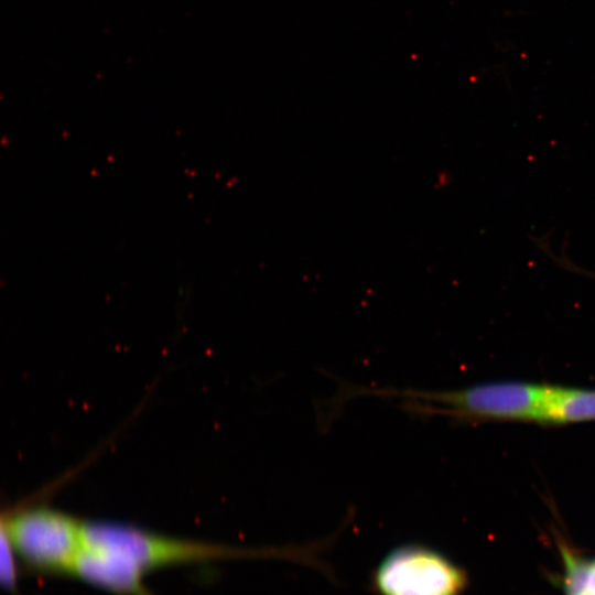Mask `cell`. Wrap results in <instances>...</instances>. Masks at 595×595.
I'll list each match as a JSON object with an SVG mask.
<instances>
[{
	"mask_svg": "<svg viewBox=\"0 0 595 595\" xmlns=\"http://www.w3.org/2000/svg\"><path fill=\"white\" fill-rule=\"evenodd\" d=\"M587 273H588V275H592V277H594V278H595V275H594V274H591L589 272H587Z\"/></svg>",
	"mask_w": 595,
	"mask_h": 595,
	"instance_id": "9c48e42d",
	"label": "cell"
},
{
	"mask_svg": "<svg viewBox=\"0 0 595 595\" xmlns=\"http://www.w3.org/2000/svg\"><path fill=\"white\" fill-rule=\"evenodd\" d=\"M371 584L378 595H461L467 576L441 553L410 543L394 548L380 561Z\"/></svg>",
	"mask_w": 595,
	"mask_h": 595,
	"instance_id": "277c9868",
	"label": "cell"
},
{
	"mask_svg": "<svg viewBox=\"0 0 595 595\" xmlns=\"http://www.w3.org/2000/svg\"><path fill=\"white\" fill-rule=\"evenodd\" d=\"M595 420V390L551 387L543 421L573 423Z\"/></svg>",
	"mask_w": 595,
	"mask_h": 595,
	"instance_id": "8992f818",
	"label": "cell"
},
{
	"mask_svg": "<svg viewBox=\"0 0 595 595\" xmlns=\"http://www.w3.org/2000/svg\"><path fill=\"white\" fill-rule=\"evenodd\" d=\"M560 549L564 564L565 595H584L591 560L575 554L565 545Z\"/></svg>",
	"mask_w": 595,
	"mask_h": 595,
	"instance_id": "52a82bcc",
	"label": "cell"
},
{
	"mask_svg": "<svg viewBox=\"0 0 595 595\" xmlns=\"http://www.w3.org/2000/svg\"><path fill=\"white\" fill-rule=\"evenodd\" d=\"M1 534L17 558L43 574L72 575L85 548L84 522L46 507H34L8 515Z\"/></svg>",
	"mask_w": 595,
	"mask_h": 595,
	"instance_id": "3957f363",
	"label": "cell"
},
{
	"mask_svg": "<svg viewBox=\"0 0 595 595\" xmlns=\"http://www.w3.org/2000/svg\"><path fill=\"white\" fill-rule=\"evenodd\" d=\"M85 547L119 551L144 571L230 559H283L321 569L322 542L282 548H236L164 537L136 527L111 522H84Z\"/></svg>",
	"mask_w": 595,
	"mask_h": 595,
	"instance_id": "6da1fadb",
	"label": "cell"
},
{
	"mask_svg": "<svg viewBox=\"0 0 595 595\" xmlns=\"http://www.w3.org/2000/svg\"><path fill=\"white\" fill-rule=\"evenodd\" d=\"M550 386L526 382H498L454 391L347 388V398L359 394L400 398L407 410L421 414L445 412L456 416L543 421Z\"/></svg>",
	"mask_w": 595,
	"mask_h": 595,
	"instance_id": "7a4b0ae2",
	"label": "cell"
},
{
	"mask_svg": "<svg viewBox=\"0 0 595 595\" xmlns=\"http://www.w3.org/2000/svg\"><path fill=\"white\" fill-rule=\"evenodd\" d=\"M584 595H595V559L589 561V569Z\"/></svg>",
	"mask_w": 595,
	"mask_h": 595,
	"instance_id": "ba28073f",
	"label": "cell"
},
{
	"mask_svg": "<svg viewBox=\"0 0 595 595\" xmlns=\"http://www.w3.org/2000/svg\"><path fill=\"white\" fill-rule=\"evenodd\" d=\"M145 573L125 553L85 547L75 562L72 575L118 595H155L144 583Z\"/></svg>",
	"mask_w": 595,
	"mask_h": 595,
	"instance_id": "5b68a950",
	"label": "cell"
}]
</instances>
